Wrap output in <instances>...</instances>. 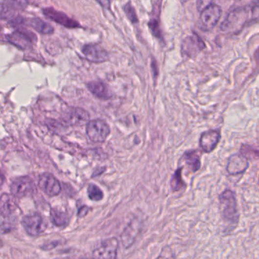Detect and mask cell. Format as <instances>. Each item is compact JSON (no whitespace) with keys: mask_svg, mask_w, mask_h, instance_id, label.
Returning a JSON list of instances; mask_svg holds the SVG:
<instances>
[{"mask_svg":"<svg viewBox=\"0 0 259 259\" xmlns=\"http://www.w3.org/2000/svg\"><path fill=\"white\" fill-rule=\"evenodd\" d=\"M4 180H5V177H4L3 174H2V172L0 171V187H2Z\"/></svg>","mask_w":259,"mask_h":259,"instance_id":"cell-33","label":"cell"},{"mask_svg":"<svg viewBox=\"0 0 259 259\" xmlns=\"http://www.w3.org/2000/svg\"><path fill=\"white\" fill-rule=\"evenodd\" d=\"M7 41L22 50L30 49L32 46V38L23 30H16L7 35Z\"/></svg>","mask_w":259,"mask_h":259,"instance_id":"cell-16","label":"cell"},{"mask_svg":"<svg viewBox=\"0 0 259 259\" xmlns=\"http://www.w3.org/2000/svg\"><path fill=\"white\" fill-rule=\"evenodd\" d=\"M148 27L152 35L156 37L157 39L159 41L165 42L164 37H163L162 30H161V26H160L159 21L156 18H151V20L148 22Z\"/></svg>","mask_w":259,"mask_h":259,"instance_id":"cell-24","label":"cell"},{"mask_svg":"<svg viewBox=\"0 0 259 259\" xmlns=\"http://www.w3.org/2000/svg\"><path fill=\"white\" fill-rule=\"evenodd\" d=\"M5 3L10 5L14 9L24 10L28 5L27 0H3Z\"/></svg>","mask_w":259,"mask_h":259,"instance_id":"cell-27","label":"cell"},{"mask_svg":"<svg viewBox=\"0 0 259 259\" xmlns=\"http://www.w3.org/2000/svg\"><path fill=\"white\" fill-rule=\"evenodd\" d=\"M183 159L191 172H196L201 168V155L198 150H189L185 152Z\"/></svg>","mask_w":259,"mask_h":259,"instance_id":"cell-19","label":"cell"},{"mask_svg":"<svg viewBox=\"0 0 259 259\" xmlns=\"http://www.w3.org/2000/svg\"><path fill=\"white\" fill-rule=\"evenodd\" d=\"M249 167V159L243 153L234 154L229 158L227 171L230 174L237 175L246 172Z\"/></svg>","mask_w":259,"mask_h":259,"instance_id":"cell-15","label":"cell"},{"mask_svg":"<svg viewBox=\"0 0 259 259\" xmlns=\"http://www.w3.org/2000/svg\"><path fill=\"white\" fill-rule=\"evenodd\" d=\"M86 133L88 138L94 143H103L110 135V128L103 120H92L87 124Z\"/></svg>","mask_w":259,"mask_h":259,"instance_id":"cell-4","label":"cell"},{"mask_svg":"<svg viewBox=\"0 0 259 259\" xmlns=\"http://www.w3.org/2000/svg\"><path fill=\"white\" fill-rule=\"evenodd\" d=\"M97 3L105 10H110L111 7V0H96Z\"/></svg>","mask_w":259,"mask_h":259,"instance_id":"cell-30","label":"cell"},{"mask_svg":"<svg viewBox=\"0 0 259 259\" xmlns=\"http://www.w3.org/2000/svg\"><path fill=\"white\" fill-rule=\"evenodd\" d=\"M51 222L58 227H64L67 225L70 221V216L68 212L60 208L55 207L50 211Z\"/></svg>","mask_w":259,"mask_h":259,"instance_id":"cell-20","label":"cell"},{"mask_svg":"<svg viewBox=\"0 0 259 259\" xmlns=\"http://www.w3.org/2000/svg\"><path fill=\"white\" fill-rule=\"evenodd\" d=\"M43 13L47 19L66 28L75 29L81 27L79 23L75 19H71L64 12L56 10L53 8H46L43 9Z\"/></svg>","mask_w":259,"mask_h":259,"instance_id":"cell-9","label":"cell"},{"mask_svg":"<svg viewBox=\"0 0 259 259\" xmlns=\"http://www.w3.org/2000/svg\"><path fill=\"white\" fill-rule=\"evenodd\" d=\"M249 12L246 8H238L230 12L220 26V30L224 32L235 34L240 31L249 22Z\"/></svg>","mask_w":259,"mask_h":259,"instance_id":"cell-3","label":"cell"},{"mask_svg":"<svg viewBox=\"0 0 259 259\" xmlns=\"http://www.w3.org/2000/svg\"><path fill=\"white\" fill-rule=\"evenodd\" d=\"M220 132L218 130H209L204 132L200 137V147L206 153H210L215 150L220 142Z\"/></svg>","mask_w":259,"mask_h":259,"instance_id":"cell-14","label":"cell"},{"mask_svg":"<svg viewBox=\"0 0 259 259\" xmlns=\"http://www.w3.org/2000/svg\"><path fill=\"white\" fill-rule=\"evenodd\" d=\"M88 195L91 200L99 202L103 198L102 190L95 184H90L88 187Z\"/></svg>","mask_w":259,"mask_h":259,"instance_id":"cell-25","label":"cell"},{"mask_svg":"<svg viewBox=\"0 0 259 259\" xmlns=\"http://www.w3.org/2000/svg\"><path fill=\"white\" fill-rule=\"evenodd\" d=\"M82 53L91 63H103L109 59L108 52L97 44H87L84 45Z\"/></svg>","mask_w":259,"mask_h":259,"instance_id":"cell-12","label":"cell"},{"mask_svg":"<svg viewBox=\"0 0 259 259\" xmlns=\"http://www.w3.org/2000/svg\"><path fill=\"white\" fill-rule=\"evenodd\" d=\"M205 47L206 45L202 38L194 33L192 35L186 37L182 42V53L183 56L192 59L196 57Z\"/></svg>","mask_w":259,"mask_h":259,"instance_id":"cell-8","label":"cell"},{"mask_svg":"<svg viewBox=\"0 0 259 259\" xmlns=\"http://www.w3.org/2000/svg\"><path fill=\"white\" fill-rule=\"evenodd\" d=\"M24 24L30 26L33 29L38 31L41 34H52L54 32V29L50 24H48L44 21L41 20L39 18H33V19H24Z\"/></svg>","mask_w":259,"mask_h":259,"instance_id":"cell-18","label":"cell"},{"mask_svg":"<svg viewBox=\"0 0 259 259\" xmlns=\"http://www.w3.org/2000/svg\"><path fill=\"white\" fill-rule=\"evenodd\" d=\"M89 115L82 108H75L71 109L69 120L71 125H82L88 121Z\"/></svg>","mask_w":259,"mask_h":259,"instance_id":"cell-21","label":"cell"},{"mask_svg":"<svg viewBox=\"0 0 259 259\" xmlns=\"http://www.w3.org/2000/svg\"><path fill=\"white\" fill-rule=\"evenodd\" d=\"M156 259H176L174 251L170 246H165L161 249V253Z\"/></svg>","mask_w":259,"mask_h":259,"instance_id":"cell-28","label":"cell"},{"mask_svg":"<svg viewBox=\"0 0 259 259\" xmlns=\"http://www.w3.org/2000/svg\"><path fill=\"white\" fill-rule=\"evenodd\" d=\"M183 2H187V1H188V0H182Z\"/></svg>","mask_w":259,"mask_h":259,"instance_id":"cell-34","label":"cell"},{"mask_svg":"<svg viewBox=\"0 0 259 259\" xmlns=\"http://www.w3.org/2000/svg\"><path fill=\"white\" fill-rule=\"evenodd\" d=\"M10 190L12 195L15 197L31 195L34 191V183L28 177H19L12 182Z\"/></svg>","mask_w":259,"mask_h":259,"instance_id":"cell-11","label":"cell"},{"mask_svg":"<svg viewBox=\"0 0 259 259\" xmlns=\"http://www.w3.org/2000/svg\"><path fill=\"white\" fill-rule=\"evenodd\" d=\"M119 249V240L116 237H110L103 240L92 253L94 259H117Z\"/></svg>","mask_w":259,"mask_h":259,"instance_id":"cell-6","label":"cell"},{"mask_svg":"<svg viewBox=\"0 0 259 259\" xmlns=\"http://www.w3.org/2000/svg\"><path fill=\"white\" fill-rule=\"evenodd\" d=\"M151 68H152L153 74H154V78H157L158 75V64H157V61L154 59H152L151 60Z\"/></svg>","mask_w":259,"mask_h":259,"instance_id":"cell-31","label":"cell"},{"mask_svg":"<svg viewBox=\"0 0 259 259\" xmlns=\"http://www.w3.org/2000/svg\"><path fill=\"white\" fill-rule=\"evenodd\" d=\"M1 30H2V27L0 26V32H1Z\"/></svg>","mask_w":259,"mask_h":259,"instance_id":"cell-35","label":"cell"},{"mask_svg":"<svg viewBox=\"0 0 259 259\" xmlns=\"http://www.w3.org/2000/svg\"><path fill=\"white\" fill-rule=\"evenodd\" d=\"M124 12H125L126 17L129 19V22L132 24H135L139 23V19H138V15L136 14V9L132 5V4L130 2H127L122 7Z\"/></svg>","mask_w":259,"mask_h":259,"instance_id":"cell-26","label":"cell"},{"mask_svg":"<svg viewBox=\"0 0 259 259\" xmlns=\"http://www.w3.org/2000/svg\"><path fill=\"white\" fill-rule=\"evenodd\" d=\"M219 203L220 215L224 224L228 226L229 229H234L239 220L235 194L232 190H226L219 195Z\"/></svg>","mask_w":259,"mask_h":259,"instance_id":"cell-1","label":"cell"},{"mask_svg":"<svg viewBox=\"0 0 259 259\" xmlns=\"http://www.w3.org/2000/svg\"><path fill=\"white\" fill-rule=\"evenodd\" d=\"M183 169V168L177 169L172 176L171 180H170V187L174 192H178L180 190H183L187 187L183 177H182Z\"/></svg>","mask_w":259,"mask_h":259,"instance_id":"cell-22","label":"cell"},{"mask_svg":"<svg viewBox=\"0 0 259 259\" xmlns=\"http://www.w3.org/2000/svg\"><path fill=\"white\" fill-rule=\"evenodd\" d=\"M141 228V224L139 220L137 221L136 220H132L125 227L123 232L121 234V242L125 249H129L134 244Z\"/></svg>","mask_w":259,"mask_h":259,"instance_id":"cell-13","label":"cell"},{"mask_svg":"<svg viewBox=\"0 0 259 259\" xmlns=\"http://www.w3.org/2000/svg\"><path fill=\"white\" fill-rule=\"evenodd\" d=\"M88 89L91 93L100 100H107L112 97V94L104 83L92 81L88 84Z\"/></svg>","mask_w":259,"mask_h":259,"instance_id":"cell-17","label":"cell"},{"mask_svg":"<svg viewBox=\"0 0 259 259\" xmlns=\"http://www.w3.org/2000/svg\"><path fill=\"white\" fill-rule=\"evenodd\" d=\"M199 27L202 30L209 31L217 25L222 15V9L219 5L212 4L200 12Z\"/></svg>","mask_w":259,"mask_h":259,"instance_id":"cell-7","label":"cell"},{"mask_svg":"<svg viewBox=\"0 0 259 259\" xmlns=\"http://www.w3.org/2000/svg\"><path fill=\"white\" fill-rule=\"evenodd\" d=\"M213 2H214V0H197V10L198 12H202L204 9L213 4Z\"/></svg>","mask_w":259,"mask_h":259,"instance_id":"cell-29","label":"cell"},{"mask_svg":"<svg viewBox=\"0 0 259 259\" xmlns=\"http://www.w3.org/2000/svg\"><path fill=\"white\" fill-rule=\"evenodd\" d=\"M22 226L26 233L31 237H38L46 231L47 224L39 213L27 215L22 219Z\"/></svg>","mask_w":259,"mask_h":259,"instance_id":"cell-5","label":"cell"},{"mask_svg":"<svg viewBox=\"0 0 259 259\" xmlns=\"http://www.w3.org/2000/svg\"><path fill=\"white\" fill-rule=\"evenodd\" d=\"M19 208L15 196L4 194L0 197V227L8 231L16 224Z\"/></svg>","mask_w":259,"mask_h":259,"instance_id":"cell-2","label":"cell"},{"mask_svg":"<svg viewBox=\"0 0 259 259\" xmlns=\"http://www.w3.org/2000/svg\"><path fill=\"white\" fill-rule=\"evenodd\" d=\"M38 186L43 192L49 196L59 195L61 192V186L57 179L49 173L41 174L38 180Z\"/></svg>","mask_w":259,"mask_h":259,"instance_id":"cell-10","label":"cell"},{"mask_svg":"<svg viewBox=\"0 0 259 259\" xmlns=\"http://www.w3.org/2000/svg\"><path fill=\"white\" fill-rule=\"evenodd\" d=\"M17 17L16 9L6 3H0V19L12 22Z\"/></svg>","mask_w":259,"mask_h":259,"instance_id":"cell-23","label":"cell"},{"mask_svg":"<svg viewBox=\"0 0 259 259\" xmlns=\"http://www.w3.org/2000/svg\"><path fill=\"white\" fill-rule=\"evenodd\" d=\"M88 208L86 206H84V207L81 208L79 209V212H78V216L80 217H82V216H85V215L88 213Z\"/></svg>","mask_w":259,"mask_h":259,"instance_id":"cell-32","label":"cell"}]
</instances>
